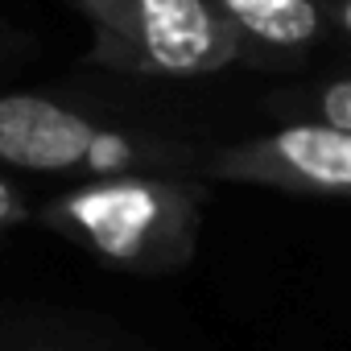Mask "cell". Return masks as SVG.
Masks as SVG:
<instances>
[{"mask_svg":"<svg viewBox=\"0 0 351 351\" xmlns=\"http://www.w3.org/2000/svg\"><path fill=\"white\" fill-rule=\"evenodd\" d=\"M223 145L211 128L145 104L91 91L5 87L0 91V169L66 182L120 173H191L203 178Z\"/></svg>","mask_w":351,"mask_h":351,"instance_id":"1","label":"cell"},{"mask_svg":"<svg viewBox=\"0 0 351 351\" xmlns=\"http://www.w3.org/2000/svg\"><path fill=\"white\" fill-rule=\"evenodd\" d=\"M215 182L191 173H120L71 182L34 207V228L104 269L173 277L195 261Z\"/></svg>","mask_w":351,"mask_h":351,"instance_id":"2","label":"cell"},{"mask_svg":"<svg viewBox=\"0 0 351 351\" xmlns=\"http://www.w3.org/2000/svg\"><path fill=\"white\" fill-rule=\"evenodd\" d=\"M87 29V62L141 83H191L252 71L211 0H66Z\"/></svg>","mask_w":351,"mask_h":351,"instance_id":"3","label":"cell"},{"mask_svg":"<svg viewBox=\"0 0 351 351\" xmlns=\"http://www.w3.org/2000/svg\"><path fill=\"white\" fill-rule=\"evenodd\" d=\"M203 178L298 199H351V132L322 120H277L265 132L223 141Z\"/></svg>","mask_w":351,"mask_h":351,"instance_id":"4","label":"cell"},{"mask_svg":"<svg viewBox=\"0 0 351 351\" xmlns=\"http://www.w3.org/2000/svg\"><path fill=\"white\" fill-rule=\"evenodd\" d=\"M240 38L252 71H306L330 42L322 0H211Z\"/></svg>","mask_w":351,"mask_h":351,"instance_id":"5","label":"cell"},{"mask_svg":"<svg viewBox=\"0 0 351 351\" xmlns=\"http://www.w3.org/2000/svg\"><path fill=\"white\" fill-rule=\"evenodd\" d=\"M0 351H145V343L95 310L0 302Z\"/></svg>","mask_w":351,"mask_h":351,"instance_id":"6","label":"cell"},{"mask_svg":"<svg viewBox=\"0 0 351 351\" xmlns=\"http://www.w3.org/2000/svg\"><path fill=\"white\" fill-rule=\"evenodd\" d=\"M277 120H322L351 132V66L281 87L265 104Z\"/></svg>","mask_w":351,"mask_h":351,"instance_id":"7","label":"cell"},{"mask_svg":"<svg viewBox=\"0 0 351 351\" xmlns=\"http://www.w3.org/2000/svg\"><path fill=\"white\" fill-rule=\"evenodd\" d=\"M34 54H38V34L9 9V0H0V91L25 71Z\"/></svg>","mask_w":351,"mask_h":351,"instance_id":"8","label":"cell"},{"mask_svg":"<svg viewBox=\"0 0 351 351\" xmlns=\"http://www.w3.org/2000/svg\"><path fill=\"white\" fill-rule=\"evenodd\" d=\"M34 195L17 182V173L0 169V240H9L21 228H34Z\"/></svg>","mask_w":351,"mask_h":351,"instance_id":"9","label":"cell"},{"mask_svg":"<svg viewBox=\"0 0 351 351\" xmlns=\"http://www.w3.org/2000/svg\"><path fill=\"white\" fill-rule=\"evenodd\" d=\"M322 9H326V21H330L335 42L351 46V0H322Z\"/></svg>","mask_w":351,"mask_h":351,"instance_id":"10","label":"cell"}]
</instances>
